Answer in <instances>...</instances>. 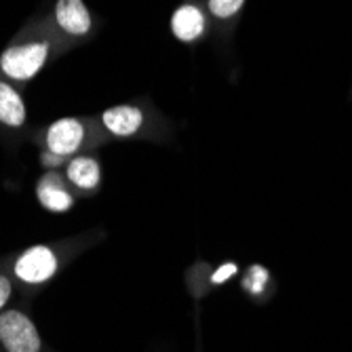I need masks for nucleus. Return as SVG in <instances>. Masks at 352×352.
Wrapping results in <instances>:
<instances>
[{
  "label": "nucleus",
  "instance_id": "f257e3e1",
  "mask_svg": "<svg viewBox=\"0 0 352 352\" xmlns=\"http://www.w3.org/2000/svg\"><path fill=\"white\" fill-rule=\"evenodd\" d=\"M49 57V43L32 41L9 47L0 55V70L13 80H30L34 78Z\"/></svg>",
  "mask_w": 352,
  "mask_h": 352
},
{
  "label": "nucleus",
  "instance_id": "f03ea898",
  "mask_svg": "<svg viewBox=\"0 0 352 352\" xmlns=\"http://www.w3.org/2000/svg\"><path fill=\"white\" fill-rule=\"evenodd\" d=\"M0 342L7 352H41V336L34 323L19 310L0 314Z\"/></svg>",
  "mask_w": 352,
  "mask_h": 352
},
{
  "label": "nucleus",
  "instance_id": "7ed1b4c3",
  "mask_svg": "<svg viewBox=\"0 0 352 352\" xmlns=\"http://www.w3.org/2000/svg\"><path fill=\"white\" fill-rule=\"evenodd\" d=\"M55 270H57L55 253L43 245L28 249L15 264V274L25 283H43L51 278Z\"/></svg>",
  "mask_w": 352,
  "mask_h": 352
},
{
  "label": "nucleus",
  "instance_id": "20e7f679",
  "mask_svg": "<svg viewBox=\"0 0 352 352\" xmlns=\"http://www.w3.org/2000/svg\"><path fill=\"white\" fill-rule=\"evenodd\" d=\"M85 140V126L78 118H59L47 131V148L55 156H68L78 150Z\"/></svg>",
  "mask_w": 352,
  "mask_h": 352
},
{
  "label": "nucleus",
  "instance_id": "39448f33",
  "mask_svg": "<svg viewBox=\"0 0 352 352\" xmlns=\"http://www.w3.org/2000/svg\"><path fill=\"white\" fill-rule=\"evenodd\" d=\"M55 21L70 36H87L91 32V13L82 0H57Z\"/></svg>",
  "mask_w": 352,
  "mask_h": 352
},
{
  "label": "nucleus",
  "instance_id": "423d86ee",
  "mask_svg": "<svg viewBox=\"0 0 352 352\" xmlns=\"http://www.w3.org/2000/svg\"><path fill=\"white\" fill-rule=\"evenodd\" d=\"M205 13L197 5H182L171 17V32L182 43H195L205 34Z\"/></svg>",
  "mask_w": 352,
  "mask_h": 352
},
{
  "label": "nucleus",
  "instance_id": "0eeeda50",
  "mask_svg": "<svg viewBox=\"0 0 352 352\" xmlns=\"http://www.w3.org/2000/svg\"><path fill=\"white\" fill-rule=\"evenodd\" d=\"M102 122L110 133L126 138L140 131L144 122V112L138 106H114L102 114Z\"/></svg>",
  "mask_w": 352,
  "mask_h": 352
},
{
  "label": "nucleus",
  "instance_id": "6e6552de",
  "mask_svg": "<svg viewBox=\"0 0 352 352\" xmlns=\"http://www.w3.org/2000/svg\"><path fill=\"white\" fill-rule=\"evenodd\" d=\"M38 201L43 203L45 209L49 211H55V213H61V211H68L72 207V195L63 188L61 179L57 175H47L41 179L38 188Z\"/></svg>",
  "mask_w": 352,
  "mask_h": 352
},
{
  "label": "nucleus",
  "instance_id": "1a4fd4ad",
  "mask_svg": "<svg viewBox=\"0 0 352 352\" xmlns=\"http://www.w3.org/2000/svg\"><path fill=\"white\" fill-rule=\"evenodd\" d=\"M0 122L7 126H21L25 122V104L21 95L3 80H0Z\"/></svg>",
  "mask_w": 352,
  "mask_h": 352
},
{
  "label": "nucleus",
  "instance_id": "9d476101",
  "mask_svg": "<svg viewBox=\"0 0 352 352\" xmlns=\"http://www.w3.org/2000/svg\"><path fill=\"white\" fill-rule=\"evenodd\" d=\"M100 165L95 158H89V156H78L74 161L68 165V179L82 188V190H95L100 184Z\"/></svg>",
  "mask_w": 352,
  "mask_h": 352
},
{
  "label": "nucleus",
  "instance_id": "9b49d317",
  "mask_svg": "<svg viewBox=\"0 0 352 352\" xmlns=\"http://www.w3.org/2000/svg\"><path fill=\"white\" fill-rule=\"evenodd\" d=\"M245 5V0H209V11L215 19H230Z\"/></svg>",
  "mask_w": 352,
  "mask_h": 352
},
{
  "label": "nucleus",
  "instance_id": "f8f14e48",
  "mask_svg": "<svg viewBox=\"0 0 352 352\" xmlns=\"http://www.w3.org/2000/svg\"><path fill=\"white\" fill-rule=\"evenodd\" d=\"M268 283V272L262 268V266H253L247 274V280H245V287L251 292V294H262L264 285Z\"/></svg>",
  "mask_w": 352,
  "mask_h": 352
},
{
  "label": "nucleus",
  "instance_id": "ddd939ff",
  "mask_svg": "<svg viewBox=\"0 0 352 352\" xmlns=\"http://www.w3.org/2000/svg\"><path fill=\"white\" fill-rule=\"evenodd\" d=\"M232 274H236V266H234V264H223V266L211 276V280H213L215 285H219V283H226Z\"/></svg>",
  "mask_w": 352,
  "mask_h": 352
},
{
  "label": "nucleus",
  "instance_id": "4468645a",
  "mask_svg": "<svg viewBox=\"0 0 352 352\" xmlns=\"http://www.w3.org/2000/svg\"><path fill=\"white\" fill-rule=\"evenodd\" d=\"M9 296H11V283H9V278L0 276V310H3V306L7 304Z\"/></svg>",
  "mask_w": 352,
  "mask_h": 352
}]
</instances>
